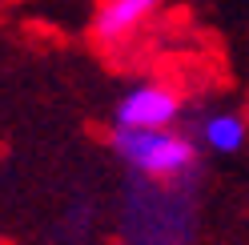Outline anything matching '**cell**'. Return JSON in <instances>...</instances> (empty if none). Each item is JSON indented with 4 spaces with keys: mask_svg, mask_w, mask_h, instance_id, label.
<instances>
[{
    "mask_svg": "<svg viewBox=\"0 0 249 245\" xmlns=\"http://www.w3.org/2000/svg\"><path fill=\"white\" fill-rule=\"evenodd\" d=\"M117 161L141 181L173 185L197 173V141L173 129H113L108 137Z\"/></svg>",
    "mask_w": 249,
    "mask_h": 245,
    "instance_id": "cell-1",
    "label": "cell"
},
{
    "mask_svg": "<svg viewBox=\"0 0 249 245\" xmlns=\"http://www.w3.org/2000/svg\"><path fill=\"white\" fill-rule=\"evenodd\" d=\"M189 189H193V177L173 181V185L141 181V189L124 205L129 245H189V237H193Z\"/></svg>",
    "mask_w": 249,
    "mask_h": 245,
    "instance_id": "cell-2",
    "label": "cell"
},
{
    "mask_svg": "<svg viewBox=\"0 0 249 245\" xmlns=\"http://www.w3.org/2000/svg\"><path fill=\"white\" fill-rule=\"evenodd\" d=\"M185 113L181 93L165 81H137L113 105V129H173Z\"/></svg>",
    "mask_w": 249,
    "mask_h": 245,
    "instance_id": "cell-3",
    "label": "cell"
},
{
    "mask_svg": "<svg viewBox=\"0 0 249 245\" xmlns=\"http://www.w3.org/2000/svg\"><path fill=\"white\" fill-rule=\"evenodd\" d=\"M161 8V0H101L97 12H92V36L101 44H121L137 36L153 12Z\"/></svg>",
    "mask_w": 249,
    "mask_h": 245,
    "instance_id": "cell-4",
    "label": "cell"
},
{
    "mask_svg": "<svg viewBox=\"0 0 249 245\" xmlns=\"http://www.w3.org/2000/svg\"><path fill=\"white\" fill-rule=\"evenodd\" d=\"M193 141H197V149L213 153V157H237L249 145V121L237 109H209V113H201Z\"/></svg>",
    "mask_w": 249,
    "mask_h": 245,
    "instance_id": "cell-5",
    "label": "cell"
}]
</instances>
